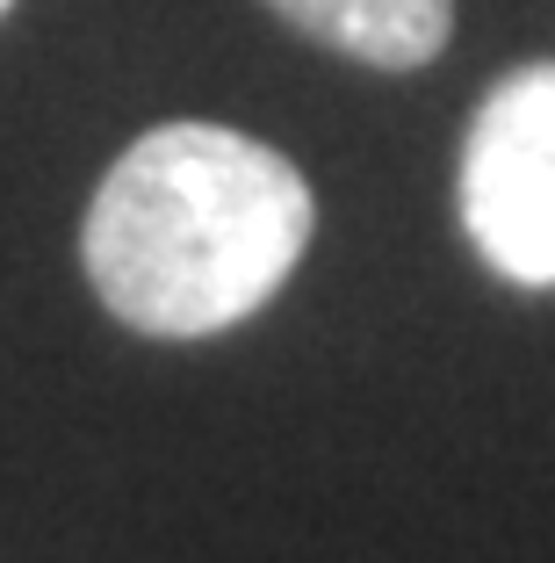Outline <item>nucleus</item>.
<instances>
[{"label": "nucleus", "mask_w": 555, "mask_h": 563, "mask_svg": "<svg viewBox=\"0 0 555 563\" xmlns=\"http://www.w3.org/2000/svg\"><path fill=\"white\" fill-rule=\"evenodd\" d=\"M8 8H15V0H0V22H8Z\"/></svg>", "instance_id": "nucleus-4"}, {"label": "nucleus", "mask_w": 555, "mask_h": 563, "mask_svg": "<svg viewBox=\"0 0 555 563\" xmlns=\"http://www.w3.org/2000/svg\"><path fill=\"white\" fill-rule=\"evenodd\" d=\"M462 232L520 289H555V58L476 101L462 137Z\"/></svg>", "instance_id": "nucleus-2"}, {"label": "nucleus", "mask_w": 555, "mask_h": 563, "mask_svg": "<svg viewBox=\"0 0 555 563\" xmlns=\"http://www.w3.org/2000/svg\"><path fill=\"white\" fill-rule=\"evenodd\" d=\"M318 196L231 123H159L101 174L80 267L101 311L145 340H210L281 297L311 253Z\"/></svg>", "instance_id": "nucleus-1"}, {"label": "nucleus", "mask_w": 555, "mask_h": 563, "mask_svg": "<svg viewBox=\"0 0 555 563\" xmlns=\"http://www.w3.org/2000/svg\"><path fill=\"white\" fill-rule=\"evenodd\" d=\"M296 36L376 73H419L455 36V0H267Z\"/></svg>", "instance_id": "nucleus-3"}]
</instances>
